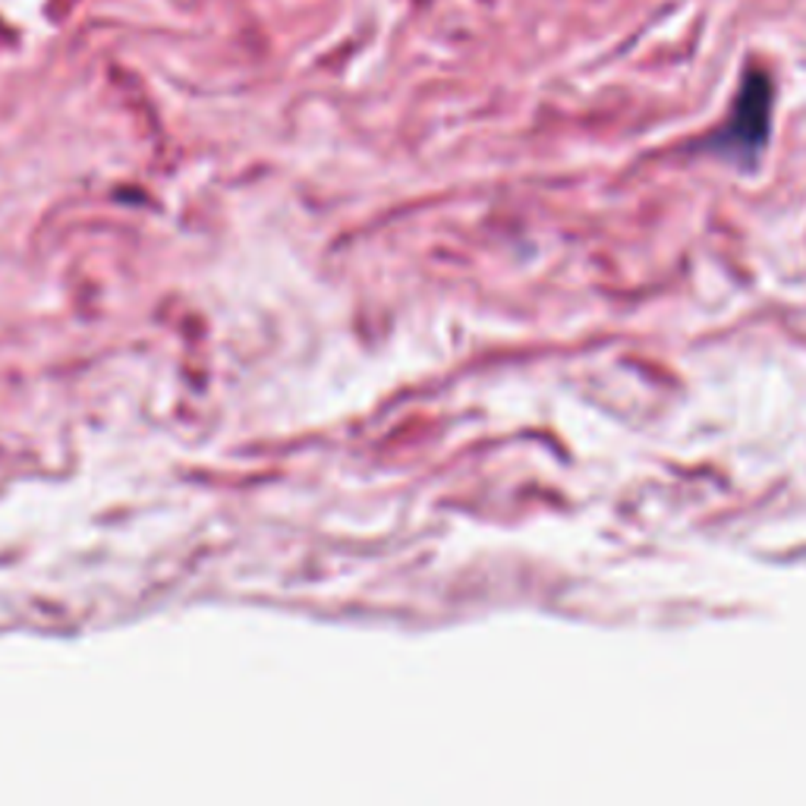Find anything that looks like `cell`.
<instances>
[{
  "label": "cell",
  "mask_w": 806,
  "mask_h": 806,
  "mask_svg": "<svg viewBox=\"0 0 806 806\" xmlns=\"http://www.w3.org/2000/svg\"><path fill=\"white\" fill-rule=\"evenodd\" d=\"M772 79L762 70H750L737 99H734L731 117L728 123L708 139V151L728 158L734 164L753 168L769 143L772 129Z\"/></svg>",
  "instance_id": "1"
}]
</instances>
